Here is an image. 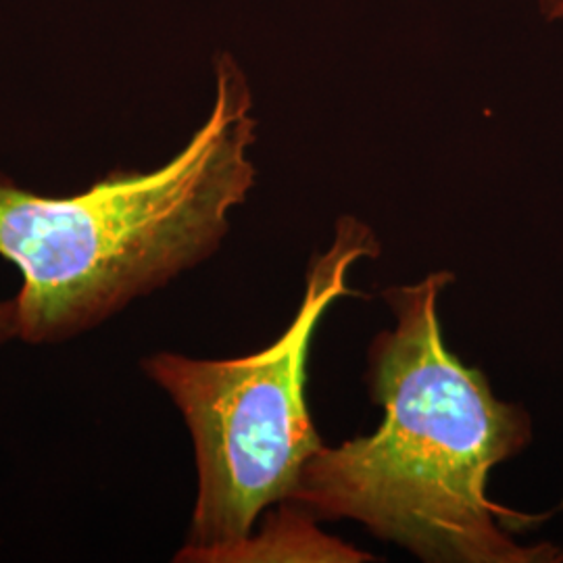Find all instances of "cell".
I'll return each mask as SVG.
<instances>
[{
	"mask_svg": "<svg viewBox=\"0 0 563 563\" xmlns=\"http://www.w3.org/2000/svg\"><path fill=\"white\" fill-rule=\"evenodd\" d=\"M18 339V309L15 301H0V349Z\"/></svg>",
	"mask_w": 563,
	"mask_h": 563,
	"instance_id": "5",
	"label": "cell"
},
{
	"mask_svg": "<svg viewBox=\"0 0 563 563\" xmlns=\"http://www.w3.org/2000/svg\"><path fill=\"white\" fill-rule=\"evenodd\" d=\"M372 560L365 551L341 543L313 523V516L301 505H276L265 511L246 541L230 555L228 563L339 562Z\"/></svg>",
	"mask_w": 563,
	"mask_h": 563,
	"instance_id": "4",
	"label": "cell"
},
{
	"mask_svg": "<svg viewBox=\"0 0 563 563\" xmlns=\"http://www.w3.org/2000/svg\"><path fill=\"white\" fill-rule=\"evenodd\" d=\"M451 272L384 290L397 325L367 355L380 428L307 462L290 504L320 520L360 522L423 562H560L555 547H522L507 530L537 523L488 499L495 465L532 441L526 409L499 401L481 369L446 349L439 297Z\"/></svg>",
	"mask_w": 563,
	"mask_h": 563,
	"instance_id": "1",
	"label": "cell"
},
{
	"mask_svg": "<svg viewBox=\"0 0 563 563\" xmlns=\"http://www.w3.org/2000/svg\"><path fill=\"white\" fill-rule=\"evenodd\" d=\"M216 95L180 153L151 172H111L46 197L0 174V257L21 274L18 339L59 344L216 255L255 186L253 92L232 55L216 59Z\"/></svg>",
	"mask_w": 563,
	"mask_h": 563,
	"instance_id": "2",
	"label": "cell"
},
{
	"mask_svg": "<svg viewBox=\"0 0 563 563\" xmlns=\"http://www.w3.org/2000/svg\"><path fill=\"white\" fill-rule=\"evenodd\" d=\"M544 18L551 21H563V0H539Z\"/></svg>",
	"mask_w": 563,
	"mask_h": 563,
	"instance_id": "6",
	"label": "cell"
},
{
	"mask_svg": "<svg viewBox=\"0 0 563 563\" xmlns=\"http://www.w3.org/2000/svg\"><path fill=\"white\" fill-rule=\"evenodd\" d=\"M378 253L369 225L341 218L309 267L297 316L269 346L232 360L169 351L142 360L195 446L197 499L176 562L228 563L267 509L292 501L305 465L323 446L305 397L316 328L332 302L351 295V267Z\"/></svg>",
	"mask_w": 563,
	"mask_h": 563,
	"instance_id": "3",
	"label": "cell"
}]
</instances>
